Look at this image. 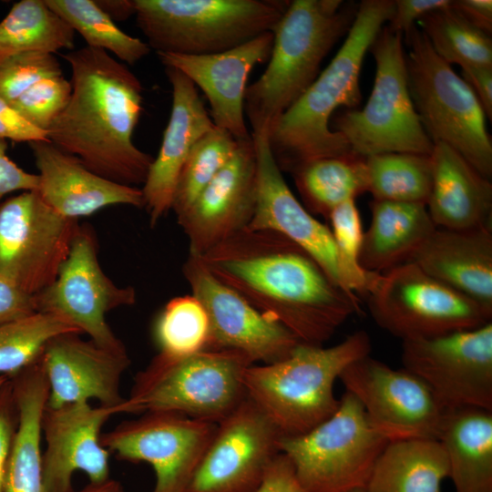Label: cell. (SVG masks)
Returning <instances> with one entry per match:
<instances>
[{"label":"cell","mask_w":492,"mask_h":492,"mask_svg":"<svg viewBox=\"0 0 492 492\" xmlns=\"http://www.w3.org/2000/svg\"><path fill=\"white\" fill-rule=\"evenodd\" d=\"M199 258L216 279L303 343L323 345L361 311L358 296L274 231L245 228Z\"/></svg>","instance_id":"cell-1"},{"label":"cell","mask_w":492,"mask_h":492,"mask_svg":"<svg viewBox=\"0 0 492 492\" xmlns=\"http://www.w3.org/2000/svg\"><path fill=\"white\" fill-rule=\"evenodd\" d=\"M72 93L47 129L48 139L94 173L127 186L143 185L154 157L133 142L143 86L126 64L87 46L63 55Z\"/></svg>","instance_id":"cell-2"},{"label":"cell","mask_w":492,"mask_h":492,"mask_svg":"<svg viewBox=\"0 0 492 492\" xmlns=\"http://www.w3.org/2000/svg\"><path fill=\"white\" fill-rule=\"evenodd\" d=\"M394 8L393 0L361 1L334 57L270 129V148L282 171L292 173L320 158L354 154L329 122L339 107L354 108L361 103L359 79L364 59Z\"/></svg>","instance_id":"cell-3"},{"label":"cell","mask_w":492,"mask_h":492,"mask_svg":"<svg viewBox=\"0 0 492 492\" xmlns=\"http://www.w3.org/2000/svg\"><path fill=\"white\" fill-rule=\"evenodd\" d=\"M358 5L342 0H293L272 29L268 66L248 85L244 113L251 133H267L320 74L322 62L346 36Z\"/></svg>","instance_id":"cell-4"},{"label":"cell","mask_w":492,"mask_h":492,"mask_svg":"<svg viewBox=\"0 0 492 492\" xmlns=\"http://www.w3.org/2000/svg\"><path fill=\"white\" fill-rule=\"evenodd\" d=\"M369 335L357 331L330 347L300 343L276 363L251 364L245 373L247 396L272 421L282 436L303 435L338 408L334 384L343 369L370 354Z\"/></svg>","instance_id":"cell-5"},{"label":"cell","mask_w":492,"mask_h":492,"mask_svg":"<svg viewBox=\"0 0 492 492\" xmlns=\"http://www.w3.org/2000/svg\"><path fill=\"white\" fill-rule=\"evenodd\" d=\"M251 364L233 350L159 353L138 373L118 414L166 412L218 424L247 397L244 377Z\"/></svg>","instance_id":"cell-6"},{"label":"cell","mask_w":492,"mask_h":492,"mask_svg":"<svg viewBox=\"0 0 492 492\" xmlns=\"http://www.w3.org/2000/svg\"><path fill=\"white\" fill-rule=\"evenodd\" d=\"M135 17L156 53L210 55L272 31L291 1L134 0Z\"/></svg>","instance_id":"cell-7"},{"label":"cell","mask_w":492,"mask_h":492,"mask_svg":"<svg viewBox=\"0 0 492 492\" xmlns=\"http://www.w3.org/2000/svg\"><path fill=\"white\" fill-rule=\"evenodd\" d=\"M403 37L409 92L425 132L433 143L446 144L490 179L492 142L477 96L436 55L420 28Z\"/></svg>","instance_id":"cell-8"},{"label":"cell","mask_w":492,"mask_h":492,"mask_svg":"<svg viewBox=\"0 0 492 492\" xmlns=\"http://www.w3.org/2000/svg\"><path fill=\"white\" fill-rule=\"evenodd\" d=\"M403 35L386 25L369 51L375 60L372 92L362 109L339 116L335 131L359 157L407 152L430 155L434 143L415 108L407 82Z\"/></svg>","instance_id":"cell-9"},{"label":"cell","mask_w":492,"mask_h":492,"mask_svg":"<svg viewBox=\"0 0 492 492\" xmlns=\"http://www.w3.org/2000/svg\"><path fill=\"white\" fill-rule=\"evenodd\" d=\"M388 442L370 424L357 398L345 391L329 418L303 435L282 436L280 449L304 492H348L364 488Z\"/></svg>","instance_id":"cell-10"},{"label":"cell","mask_w":492,"mask_h":492,"mask_svg":"<svg viewBox=\"0 0 492 492\" xmlns=\"http://www.w3.org/2000/svg\"><path fill=\"white\" fill-rule=\"evenodd\" d=\"M367 296L374 322L402 342L475 329L492 318L476 302L411 261L381 274Z\"/></svg>","instance_id":"cell-11"},{"label":"cell","mask_w":492,"mask_h":492,"mask_svg":"<svg viewBox=\"0 0 492 492\" xmlns=\"http://www.w3.org/2000/svg\"><path fill=\"white\" fill-rule=\"evenodd\" d=\"M78 220L61 216L36 190L0 202V276L36 295L56 278Z\"/></svg>","instance_id":"cell-12"},{"label":"cell","mask_w":492,"mask_h":492,"mask_svg":"<svg viewBox=\"0 0 492 492\" xmlns=\"http://www.w3.org/2000/svg\"><path fill=\"white\" fill-rule=\"evenodd\" d=\"M34 296L36 312L59 317L104 348L126 350L106 316L114 309L135 304L136 290L117 285L103 272L91 227L79 225L56 280Z\"/></svg>","instance_id":"cell-13"},{"label":"cell","mask_w":492,"mask_h":492,"mask_svg":"<svg viewBox=\"0 0 492 492\" xmlns=\"http://www.w3.org/2000/svg\"><path fill=\"white\" fill-rule=\"evenodd\" d=\"M339 379L361 403L373 427L389 442L438 440L447 409L417 375L368 354L347 365Z\"/></svg>","instance_id":"cell-14"},{"label":"cell","mask_w":492,"mask_h":492,"mask_svg":"<svg viewBox=\"0 0 492 492\" xmlns=\"http://www.w3.org/2000/svg\"><path fill=\"white\" fill-rule=\"evenodd\" d=\"M405 369L421 378L446 409L492 411V323L402 342Z\"/></svg>","instance_id":"cell-15"},{"label":"cell","mask_w":492,"mask_h":492,"mask_svg":"<svg viewBox=\"0 0 492 492\" xmlns=\"http://www.w3.org/2000/svg\"><path fill=\"white\" fill-rule=\"evenodd\" d=\"M217 425L174 413H146L102 434L100 441L118 459L149 463L156 476L152 492H186Z\"/></svg>","instance_id":"cell-16"},{"label":"cell","mask_w":492,"mask_h":492,"mask_svg":"<svg viewBox=\"0 0 492 492\" xmlns=\"http://www.w3.org/2000/svg\"><path fill=\"white\" fill-rule=\"evenodd\" d=\"M282 436L247 396L218 423L186 492H254L281 453Z\"/></svg>","instance_id":"cell-17"},{"label":"cell","mask_w":492,"mask_h":492,"mask_svg":"<svg viewBox=\"0 0 492 492\" xmlns=\"http://www.w3.org/2000/svg\"><path fill=\"white\" fill-rule=\"evenodd\" d=\"M182 271L209 318L208 350H233L252 364H267L288 357L301 343L287 328L216 279L199 257L189 254Z\"/></svg>","instance_id":"cell-18"},{"label":"cell","mask_w":492,"mask_h":492,"mask_svg":"<svg viewBox=\"0 0 492 492\" xmlns=\"http://www.w3.org/2000/svg\"><path fill=\"white\" fill-rule=\"evenodd\" d=\"M256 153L252 137L240 140L229 162L177 217L190 253L201 257L249 225L256 201Z\"/></svg>","instance_id":"cell-19"},{"label":"cell","mask_w":492,"mask_h":492,"mask_svg":"<svg viewBox=\"0 0 492 492\" xmlns=\"http://www.w3.org/2000/svg\"><path fill=\"white\" fill-rule=\"evenodd\" d=\"M117 415L106 406L93 407L88 402L45 408L42 435V471L46 492H73L76 471L87 474L90 483L109 478V452L102 446L101 428Z\"/></svg>","instance_id":"cell-20"},{"label":"cell","mask_w":492,"mask_h":492,"mask_svg":"<svg viewBox=\"0 0 492 492\" xmlns=\"http://www.w3.org/2000/svg\"><path fill=\"white\" fill-rule=\"evenodd\" d=\"M251 137L256 153V201L247 228L274 231L292 241L347 292L330 228L313 217L290 190L272 153L268 133L255 132Z\"/></svg>","instance_id":"cell-21"},{"label":"cell","mask_w":492,"mask_h":492,"mask_svg":"<svg viewBox=\"0 0 492 492\" xmlns=\"http://www.w3.org/2000/svg\"><path fill=\"white\" fill-rule=\"evenodd\" d=\"M272 44L273 34L269 31L220 53L157 55L165 67L180 71L204 93L213 124L240 141L251 138L244 113L250 73L257 65L269 60Z\"/></svg>","instance_id":"cell-22"},{"label":"cell","mask_w":492,"mask_h":492,"mask_svg":"<svg viewBox=\"0 0 492 492\" xmlns=\"http://www.w3.org/2000/svg\"><path fill=\"white\" fill-rule=\"evenodd\" d=\"M67 333L51 339L42 354L48 384L46 407L88 402L113 408L118 414L125 397L119 384L130 364L125 351H112Z\"/></svg>","instance_id":"cell-23"},{"label":"cell","mask_w":492,"mask_h":492,"mask_svg":"<svg viewBox=\"0 0 492 492\" xmlns=\"http://www.w3.org/2000/svg\"><path fill=\"white\" fill-rule=\"evenodd\" d=\"M165 73L172 93L169 118L141 188L151 226L171 210L176 185L191 149L215 127L197 87L176 68L165 67Z\"/></svg>","instance_id":"cell-24"},{"label":"cell","mask_w":492,"mask_h":492,"mask_svg":"<svg viewBox=\"0 0 492 492\" xmlns=\"http://www.w3.org/2000/svg\"><path fill=\"white\" fill-rule=\"evenodd\" d=\"M39 173L36 190L56 212L78 220L112 205L144 208L141 188L107 179L50 141L28 143Z\"/></svg>","instance_id":"cell-25"},{"label":"cell","mask_w":492,"mask_h":492,"mask_svg":"<svg viewBox=\"0 0 492 492\" xmlns=\"http://www.w3.org/2000/svg\"><path fill=\"white\" fill-rule=\"evenodd\" d=\"M491 231L436 228L409 261L492 314Z\"/></svg>","instance_id":"cell-26"},{"label":"cell","mask_w":492,"mask_h":492,"mask_svg":"<svg viewBox=\"0 0 492 492\" xmlns=\"http://www.w3.org/2000/svg\"><path fill=\"white\" fill-rule=\"evenodd\" d=\"M430 159L432 184L426 209L436 228L491 227L490 179L446 144L434 143Z\"/></svg>","instance_id":"cell-27"},{"label":"cell","mask_w":492,"mask_h":492,"mask_svg":"<svg viewBox=\"0 0 492 492\" xmlns=\"http://www.w3.org/2000/svg\"><path fill=\"white\" fill-rule=\"evenodd\" d=\"M17 425L3 480V492H46L42 471V416L48 384L41 358L10 377Z\"/></svg>","instance_id":"cell-28"},{"label":"cell","mask_w":492,"mask_h":492,"mask_svg":"<svg viewBox=\"0 0 492 492\" xmlns=\"http://www.w3.org/2000/svg\"><path fill=\"white\" fill-rule=\"evenodd\" d=\"M370 208L360 253V264L369 272L380 273L408 262L436 229L425 204L374 200Z\"/></svg>","instance_id":"cell-29"},{"label":"cell","mask_w":492,"mask_h":492,"mask_svg":"<svg viewBox=\"0 0 492 492\" xmlns=\"http://www.w3.org/2000/svg\"><path fill=\"white\" fill-rule=\"evenodd\" d=\"M438 441L456 492H492V411L447 409Z\"/></svg>","instance_id":"cell-30"},{"label":"cell","mask_w":492,"mask_h":492,"mask_svg":"<svg viewBox=\"0 0 492 492\" xmlns=\"http://www.w3.org/2000/svg\"><path fill=\"white\" fill-rule=\"evenodd\" d=\"M446 452L436 439L391 441L378 456L364 492H441L448 477Z\"/></svg>","instance_id":"cell-31"},{"label":"cell","mask_w":492,"mask_h":492,"mask_svg":"<svg viewBox=\"0 0 492 492\" xmlns=\"http://www.w3.org/2000/svg\"><path fill=\"white\" fill-rule=\"evenodd\" d=\"M292 174L307 210L327 219L339 205L367 192L365 160L354 154L313 159Z\"/></svg>","instance_id":"cell-32"},{"label":"cell","mask_w":492,"mask_h":492,"mask_svg":"<svg viewBox=\"0 0 492 492\" xmlns=\"http://www.w3.org/2000/svg\"><path fill=\"white\" fill-rule=\"evenodd\" d=\"M74 39L75 31L45 0H21L0 22V61L22 53L70 50Z\"/></svg>","instance_id":"cell-33"},{"label":"cell","mask_w":492,"mask_h":492,"mask_svg":"<svg viewBox=\"0 0 492 492\" xmlns=\"http://www.w3.org/2000/svg\"><path fill=\"white\" fill-rule=\"evenodd\" d=\"M364 160L367 192L374 200L426 205L432 184L430 155L389 152Z\"/></svg>","instance_id":"cell-34"},{"label":"cell","mask_w":492,"mask_h":492,"mask_svg":"<svg viewBox=\"0 0 492 492\" xmlns=\"http://www.w3.org/2000/svg\"><path fill=\"white\" fill-rule=\"evenodd\" d=\"M436 55L452 66L492 67L490 35L470 24L453 6L434 10L418 22Z\"/></svg>","instance_id":"cell-35"},{"label":"cell","mask_w":492,"mask_h":492,"mask_svg":"<svg viewBox=\"0 0 492 492\" xmlns=\"http://www.w3.org/2000/svg\"><path fill=\"white\" fill-rule=\"evenodd\" d=\"M87 42V46L115 55L134 65L150 52L149 45L131 36L97 5L95 0H45Z\"/></svg>","instance_id":"cell-36"},{"label":"cell","mask_w":492,"mask_h":492,"mask_svg":"<svg viewBox=\"0 0 492 492\" xmlns=\"http://www.w3.org/2000/svg\"><path fill=\"white\" fill-rule=\"evenodd\" d=\"M81 332L50 313L36 312L0 325V375L12 377L36 363L54 337Z\"/></svg>","instance_id":"cell-37"},{"label":"cell","mask_w":492,"mask_h":492,"mask_svg":"<svg viewBox=\"0 0 492 492\" xmlns=\"http://www.w3.org/2000/svg\"><path fill=\"white\" fill-rule=\"evenodd\" d=\"M154 337L159 353L170 356L208 350L210 322L204 307L192 294L172 298L156 319Z\"/></svg>","instance_id":"cell-38"},{"label":"cell","mask_w":492,"mask_h":492,"mask_svg":"<svg viewBox=\"0 0 492 492\" xmlns=\"http://www.w3.org/2000/svg\"><path fill=\"white\" fill-rule=\"evenodd\" d=\"M239 140L216 126L201 137L191 149L179 174L171 210L182 214L198 195L229 162Z\"/></svg>","instance_id":"cell-39"},{"label":"cell","mask_w":492,"mask_h":492,"mask_svg":"<svg viewBox=\"0 0 492 492\" xmlns=\"http://www.w3.org/2000/svg\"><path fill=\"white\" fill-rule=\"evenodd\" d=\"M328 220L344 290L356 296L368 295L381 273L366 271L360 264L364 231L355 200L336 207Z\"/></svg>","instance_id":"cell-40"},{"label":"cell","mask_w":492,"mask_h":492,"mask_svg":"<svg viewBox=\"0 0 492 492\" xmlns=\"http://www.w3.org/2000/svg\"><path fill=\"white\" fill-rule=\"evenodd\" d=\"M62 74L53 54L28 52L7 57L0 61V97L11 104L40 80Z\"/></svg>","instance_id":"cell-41"},{"label":"cell","mask_w":492,"mask_h":492,"mask_svg":"<svg viewBox=\"0 0 492 492\" xmlns=\"http://www.w3.org/2000/svg\"><path fill=\"white\" fill-rule=\"evenodd\" d=\"M71 93V81L62 74L40 80L10 105L32 124L47 131L67 105Z\"/></svg>","instance_id":"cell-42"},{"label":"cell","mask_w":492,"mask_h":492,"mask_svg":"<svg viewBox=\"0 0 492 492\" xmlns=\"http://www.w3.org/2000/svg\"><path fill=\"white\" fill-rule=\"evenodd\" d=\"M0 138L27 143L49 141L46 130L32 124L2 97H0Z\"/></svg>","instance_id":"cell-43"},{"label":"cell","mask_w":492,"mask_h":492,"mask_svg":"<svg viewBox=\"0 0 492 492\" xmlns=\"http://www.w3.org/2000/svg\"><path fill=\"white\" fill-rule=\"evenodd\" d=\"M17 425V411L9 378L0 390V492Z\"/></svg>","instance_id":"cell-44"},{"label":"cell","mask_w":492,"mask_h":492,"mask_svg":"<svg viewBox=\"0 0 492 492\" xmlns=\"http://www.w3.org/2000/svg\"><path fill=\"white\" fill-rule=\"evenodd\" d=\"M451 2L452 0H395L394 13L387 26L404 36L425 15L448 6Z\"/></svg>","instance_id":"cell-45"},{"label":"cell","mask_w":492,"mask_h":492,"mask_svg":"<svg viewBox=\"0 0 492 492\" xmlns=\"http://www.w3.org/2000/svg\"><path fill=\"white\" fill-rule=\"evenodd\" d=\"M35 313V296L0 276V325Z\"/></svg>","instance_id":"cell-46"},{"label":"cell","mask_w":492,"mask_h":492,"mask_svg":"<svg viewBox=\"0 0 492 492\" xmlns=\"http://www.w3.org/2000/svg\"><path fill=\"white\" fill-rule=\"evenodd\" d=\"M6 149L5 139L0 138V202L8 193L36 190L39 185L38 175L19 168L8 158Z\"/></svg>","instance_id":"cell-47"},{"label":"cell","mask_w":492,"mask_h":492,"mask_svg":"<svg viewBox=\"0 0 492 492\" xmlns=\"http://www.w3.org/2000/svg\"><path fill=\"white\" fill-rule=\"evenodd\" d=\"M254 492H304L290 459L280 453L268 468Z\"/></svg>","instance_id":"cell-48"},{"label":"cell","mask_w":492,"mask_h":492,"mask_svg":"<svg viewBox=\"0 0 492 492\" xmlns=\"http://www.w3.org/2000/svg\"><path fill=\"white\" fill-rule=\"evenodd\" d=\"M462 68V78L479 100L487 118L492 119V67L466 66Z\"/></svg>","instance_id":"cell-49"},{"label":"cell","mask_w":492,"mask_h":492,"mask_svg":"<svg viewBox=\"0 0 492 492\" xmlns=\"http://www.w3.org/2000/svg\"><path fill=\"white\" fill-rule=\"evenodd\" d=\"M452 6L474 26L487 35L491 34V0H452Z\"/></svg>","instance_id":"cell-50"},{"label":"cell","mask_w":492,"mask_h":492,"mask_svg":"<svg viewBox=\"0 0 492 492\" xmlns=\"http://www.w3.org/2000/svg\"><path fill=\"white\" fill-rule=\"evenodd\" d=\"M97 5L115 22L135 15L134 0H95Z\"/></svg>","instance_id":"cell-51"},{"label":"cell","mask_w":492,"mask_h":492,"mask_svg":"<svg viewBox=\"0 0 492 492\" xmlns=\"http://www.w3.org/2000/svg\"><path fill=\"white\" fill-rule=\"evenodd\" d=\"M77 492H124V489L119 482L108 478L101 483H89L87 487Z\"/></svg>","instance_id":"cell-52"},{"label":"cell","mask_w":492,"mask_h":492,"mask_svg":"<svg viewBox=\"0 0 492 492\" xmlns=\"http://www.w3.org/2000/svg\"><path fill=\"white\" fill-rule=\"evenodd\" d=\"M8 379L9 377L7 376L0 375V390L4 386V384L7 382Z\"/></svg>","instance_id":"cell-53"},{"label":"cell","mask_w":492,"mask_h":492,"mask_svg":"<svg viewBox=\"0 0 492 492\" xmlns=\"http://www.w3.org/2000/svg\"><path fill=\"white\" fill-rule=\"evenodd\" d=\"M348 492H364V488H357V489H354V490H351V491H348Z\"/></svg>","instance_id":"cell-54"}]
</instances>
